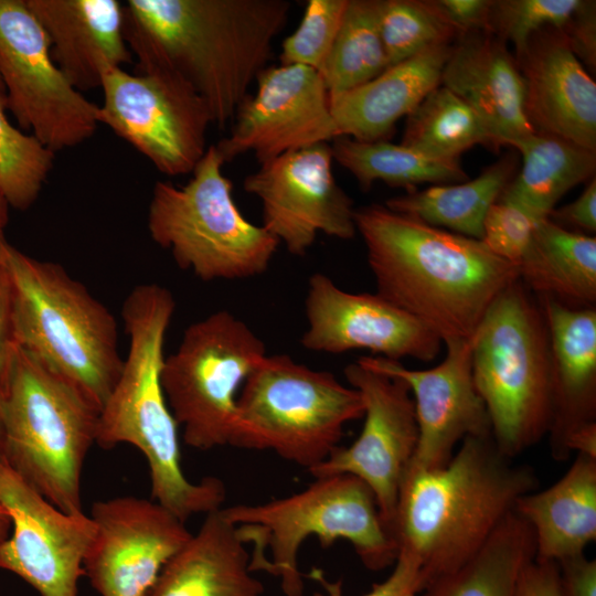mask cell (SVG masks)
Listing matches in <instances>:
<instances>
[{"instance_id":"obj_51","label":"cell","mask_w":596,"mask_h":596,"mask_svg":"<svg viewBox=\"0 0 596 596\" xmlns=\"http://www.w3.org/2000/svg\"><path fill=\"white\" fill-rule=\"evenodd\" d=\"M312 596H328L326 593L316 592Z\"/></svg>"},{"instance_id":"obj_6","label":"cell","mask_w":596,"mask_h":596,"mask_svg":"<svg viewBox=\"0 0 596 596\" xmlns=\"http://www.w3.org/2000/svg\"><path fill=\"white\" fill-rule=\"evenodd\" d=\"M221 510L246 545L253 546L251 570L278 577L286 596L302 595L298 554L310 536L323 547L339 540L349 542L370 571L393 565L398 554L373 492L352 475L318 477L294 494Z\"/></svg>"},{"instance_id":"obj_37","label":"cell","mask_w":596,"mask_h":596,"mask_svg":"<svg viewBox=\"0 0 596 596\" xmlns=\"http://www.w3.org/2000/svg\"><path fill=\"white\" fill-rule=\"evenodd\" d=\"M348 0H309L298 28L281 44L280 65L320 72L330 54Z\"/></svg>"},{"instance_id":"obj_13","label":"cell","mask_w":596,"mask_h":596,"mask_svg":"<svg viewBox=\"0 0 596 596\" xmlns=\"http://www.w3.org/2000/svg\"><path fill=\"white\" fill-rule=\"evenodd\" d=\"M0 78L19 127L52 152L76 147L97 130L99 106L56 66L26 0H0Z\"/></svg>"},{"instance_id":"obj_11","label":"cell","mask_w":596,"mask_h":596,"mask_svg":"<svg viewBox=\"0 0 596 596\" xmlns=\"http://www.w3.org/2000/svg\"><path fill=\"white\" fill-rule=\"evenodd\" d=\"M267 355L264 341L227 310L191 323L164 358L161 383L184 443L198 450L231 445L238 392Z\"/></svg>"},{"instance_id":"obj_36","label":"cell","mask_w":596,"mask_h":596,"mask_svg":"<svg viewBox=\"0 0 596 596\" xmlns=\"http://www.w3.org/2000/svg\"><path fill=\"white\" fill-rule=\"evenodd\" d=\"M0 92V191L10 207L24 211L38 199L53 168L54 152L31 134L15 128L6 115Z\"/></svg>"},{"instance_id":"obj_22","label":"cell","mask_w":596,"mask_h":596,"mask_svg":"<svg viewBox=\"0 0 596 596\" xmlns=\"http://www.w3.org/2000/svg\"><path fill=\"white\" fill-rule=\"evenodd\" d=\"M440 85L467 103L497 149L534 131L524 110V82L507 43L488 31L459 35L451 44Z\"/></svg>"},{"instance_id":"obj_28","label":"cell","mask_w":596,"mask_h":596,"mask_svg":"<svg viewBox=\"0 0 596 596\" xmlns=\"http://www.w3.org/2000/svg\"><path fill=\"white\" fill-rule=\"evenodd\" d=\"M517 267L519 279L536 297L551 298L574 309L595 308V236L542 219Z\"/></svg>"},{"instance_id":"obj_49","label":"cell","mask_w":596,"mask_h":596,"mask_svg":"<svg viewBox=\"0 0 596 596\" xmlns=\"http://www.w3.org/2000/svg\"><path fill=\"white\" fill-rule=\"evenodd\" d=\"M10 528V518H0V541L8 536Z\"/></svg>"},{"instance_id":"obj_9","label":"cell","mask_w":596,"mask_h":596,"mask_svg":"<svg viewBox=\"0 0 596 596\" xmlns=\"http://www.w3.org/2000/svg\"><path fill=\"white\" fill-rule=\"evenodd\" d=\"M363 411L360 393L332 373L267 354L238 392L230 446L272 450L309 471L340 446L345 425Z\"/></svg>"},{"instance_id":"obj_47","label":"cell","mask_w":596,"mask_h":596,"mask_svg":"<svg viewBox=\"0 0 596 596\" xmlns=\"http://www.w3.org/2000/svg\"><path fill=\"white\" fill-rule=\"evenodd\" d=\"M9 209L10 205L0 191V267L2 266L3 254L8 244V241L6 240V227L9 222Z\"/></svg>"},{"instance_id":"obj_32","label":"cell","mask_w":596,"mask_h":596,"mask_svg":"<svg viewBox=\"0 0 596 596\" xmlns=\"http://www.w3.org/2000/svg\"><path fill=\"white\" fill-rule=\"evenodd\" d=\"M333 160L347 169L368 191L380 180L412 192L422 183L453 184L469 180L459 159H437L389 140L358 141L337 137L331 145Z\"/></svg>"},{"instance_id":"obj_29","label":"cell","mask_w":596,"mask_h":596,"mask_svg":"<svg viewBox=\"0 0 596 596\" xmlns=\"http://www.w3.org/2000/svg\"><path fill=\"white\" fill-rule=\"evenodd\" d=\"M511 147L521 155L522 168L500 199L538 220L549 217L571 189L595 177L596 151L561 137L533 132Z\"/></svg>"},{"instance_id":"obj_19","label":"cell","mask_w":596,"mask_h":596,"mask_svg":"<svg viewBox=\"0 0 596 596\" xmlns=\"http://www.w3.org/2000/svg\"><path fill=\"white\" fill-rule=\"evenodd\" d=\"M305 315L307 329L300 342L312 352L368 350L394 361L430 362L443 344L419 320L379 294L349 292L322 273L308 280Z\"/></svg>"},{"instance_id":"obj_24","label":"cell","mask_w":596,"mask_h":596,"mask_svg":"<svg viewBox=\"0 0 596 596\" xmlns=\"http://www.w3.org/2000/svg\"><path fill=\"white\" fill-rule=\"evenodd\" d=\"M550 338L554 406L550 432L554 460H567L566 441L578 429L596 423V310L574 309L536 297Z\"/></svg>"},{"instance_id":"obj_45","label":"cell","mask_w":596,"mask_h":596,"mask_svg":"<svg viewBox=\"0 0 596 596\" xmlns=\"http://www.w3.org/2000/svg\"><path fill=\"white\" fill-rule=\"evenodd\" d=\"M562 596H596V561L585 554L556 563Z\"/></svg>"},{"instance_id":"obj_34","label":"cell","mask_w":596,"mask_h":596,"mask_svg":"<svg viewBox=\"0 0 596 596\" xmlns=\"http://www.w3.org/2000/svg\"><path fill=\"white\" fill-rule=\"evenodd\" d=\"M379 4L380 0H348L334 43L319 72L330 96L355 88L389 67Z\"/></svg>"},{"instance_id":"obj_23","label":"cell","mask_w":596,"mask_h":596,"mask_svg":"<svg viewBox=\"0 0 596 596\" xmlns=\"http://www.w3.org/2000/svg\"><path fill=\"white\" fill-rule=\"evenodd\" d=\"M42 26L51 56L78 92L100 87L110 66L132 61L124 32V4L117 0H26Z\"/></svg>"},{"instance_id":"obj_15","label":"cell","mask_w":596,"mask_h":596,"mask_svg":"<svg viewBox=\"0 0 596 596\" xmlns=\"http://www.w3.org/2000/svg\"><path fill=\"white\" fill-rule=\"evenodd\" d=\"M333 161L331 145L316 143L260 164L243 181L260 203V225L292 255H305L319 234H356L353 201L337 183Z\"/></svg>"},{"instance_id":"obj_48","label":"cell","mask_w":596,"mask_h":596,"mask_svg":"<svg viewBox=\"0 0 596 596\" xmlns=\"http://www.w3.org/2000/svg\"><path fill=\"white\" fill-rule=\"evenodd\" d=\"M3 403H4V385L0 380V459H2L3 450Z\"/></svg>"},{"instance_id":"obj_33","label":"cell","mask_w":596,"mask_h":596,"mask_svg":"<svg viewBox=\"0 0 596 596\" xmlns=\"http://www.w3.org/2000/svg\"><path fill=\"white\" fill-rule=\"evenodd\" d=\"M401 145L437 159H459L477 145L498 150L476 111L443 85L406 116Z\"/></svg>"},{"instance_id":"obj_41","label":"cell","mask_w":596,"mask_h":596,"mask_svg":"<svg viewBox=\"0 0 596 596\" xmlns=\"http://www.w3.org/2000/svg\"><path fill=\"white\" fill-rule=\"evenodd\" d=\"M576 57L589 70L596 67V2L582 0L561 30ZM583 64V65H584Z\"/></svg>"},{"instance_id":"obj_18","label":"cell","mask_w":596,"mask_h":596,"mask_svg":"<svg viewBox=\"0 0 596 596\" xmlns=\"http://www.w3.org/2000/svg\"><path fill=\"white\" fill-rule=\"evenodd\" d=\"M215 145L224 162L252 152L259 164L284 153L336 139L330 95L319 72L301 65L266 67Z\"/></svg>"},{"instance_id":"obj_14","label":"cell","mask_w":596,"mask_h":596,"mask_svg":"<svg viewBox=\"0 0 596 596\" xmlns=\"http://www.w3.org/2000/svg\"><path fill=\"white\" fill-rule=\"evenodd\" d=\"M344 375L363 401L361 433L351 445L337 447L309 472L315 478L345 473L361 479L373 492L392 535L400 487L418 439L412 393L401 377L358 360L345 366Z\"/></svg>"},{"instance_id":"obj_2","label":"cell","mask_w":596,"mask_h":596,"mask_svg":"<svg viewBox=\"0 0 596 596\" xmlns=\"http://www.w3.org/2000/svg\"><path fill=\"white\" fill-rule=\"evenodd\" d=\"M376 294L432 330L443 343L469 339L518 267L480 241L381 204L355 209Z\"/></svg>"},{"instance_id":"obj_21","label":"cell","mask_w":596,"mask_h":596,"mask_svg":"<svg viewBox=\"0 0 596 596\" xmlns=\"http://www.w3.org/2000/svg\"><path fill=\"white\" fill-rule=\"evenodd\" d=\"M514 57L534 131L596 151V83L563 32L552 26L536 31Z\"/></svg>"},{"instance_id":"obj_31","label":"cell","mask_w":596,"mask_h":596,"mask_svg":"<svg viewBox=\"0 0 596 596\" xmlns=\"http://www.w3.org/2000/svg\"><path fill=\"white\" fill-rule=\"evenodd\" d=\"M534 556L533 531L513 510L471 558L417 596H514L519 575Z\"/></svg>"},{"instance_id":"obj_25","label":"cell","mask_w":596,"mask_h":596,"mask_svg":"<svg viewBox=\"0 0 596 596\" xmlns=\"http://www.w3.org/2000/svg\"><path fill=\"white\" fill-rule=\"evenodd\" d=\"M450 50L451 44L429 47L355 88L330 96L338 136L363 142L387 140L395 124L440 85Z\"/></svg>"},{"instance_id":"obj_39","label":"cell","mask_w":596,"mask_h":596,"mask_svg":"<svg viewBox=\"0 0 596 596\" xmlns=\"http://www.w3.org/2000/svg\"><path fill=\"white\" fill-rule=\"evenodd\" d=\"M539 221L519 205L499 199L485 216L480 241L496 256L517 266L532 244Z\"/></svg>"},{"instance_id":"obj_35","label":"cell","mask_w":596,"mask_h":596,"mask_svg":"<svg viewBox=\"0 0 596 596\" xmlns=\"http://www.w3.org/2000/svg\"><path fill=\"white\" fill-rule=\"evenodd\" d=\"M379 25L389 67L458 38L433 0H380Z\"/></svg>"},{"instance_id":"obj_30","label":"cell","mask_w":596,"mask_h":596,"mask_svg":"<svg viewBox=\"0 0 596 596\" xmlns=\"http://www.w3.org/2000/svg\"><path fill=\"white\" fill-rule=\"evenodd\" d=\"M517 168L518 157L509 152L476 179L412 191L387 199L384 205L432 226L481 240L485 216L514 178Z\"/></svg>"},{"instance_id":"obj_16","label":"cell","mask_w":596,"mask_h":596,"mask_svg":"<svg viewBox=\"0 0 596 596\" xmlns=\"http://www.w3.org/2000/svg\"><path fill=\"white\" fill-rule=\"evenodd\" d=\"M0 504L12 524L11 536L0 541V570L15 574L41 596H77L95 533L92 518L60 510L2 459Z\"/></svg>"},{"instance_id":"obj_40","label":"cell","mask_w":596,"mask_h":596,"mask_svg":"<svg viewBox=\"0 0 596 596\" xmlns=\"http://www.w3.org/2000/svg\"><path fill=\"white\" fill-rule=\"evenodd\" d=\"M308 576L317 582L328 596H345L341 581H329L324 573L312 567ZM423 589L418 562L407 553L398 552L391 574L375 583L363 596H417Z\"/></svg>"},{"instance_id":"obj_17","label":"cell","mask_w":596,"mask_h":596,"mask_svg":"<svg viewBox=\"0 0 596 596\" xmlns=\"http://www.w3.org/2000/svg\"><path fill=\"white\" fill-rule=\"evenodd\" d=\"M95 533L84 576L100 596H147L169 560L192 533L155 500L132 496L96 501Z\"/></svg>"},{"instance_id":"obj_43","label":"cell","mask_w":596,"mask_h":596,"mask_svg":"<svg viewBox=\"0 0 596 596\" xmlns=\"http://www.w3.org/2000/svg\"><path fill=\"white\" fill-rule=\"evenodd\" d=\"M549 219L561 226L574 227L582 234L596 232V179L589 180L584 191L573 202L554 209Z\"/></svg>"},{"instance_id":"obj_7","label":"cell","mask_w":596,"mask_h":596,"mask_svg":"<svg viewBox=\"0 0 596 596\" xmlns=\"http://www.w3.org/2000/svg\"><path fill=\"white\" fill-rule=\"evenodd\" d=\"M520 279L491 304L471 337V371L491 437L514 458L547 436L554 406L549 331L538 298Z\"/></svg>"},{"instance_id":"obj_50","label":"cell","mask_w":596,"mask_h":596,"mask_svg":"<svg viewBox=\"0 0 596 596\" xmlns=\"http://www.w3.org/2000/svg\"><path fill=\"white\" fill-rule=\"evenodd\" d=\"M0 518H10L9 513L0 504Z\"/></svg>"},{"instance_id":"obj_4","label":"cell","mask_w":596,"mask_h":596,"mask_svg":"<svg viewBox=\"0 0 596 596\" xmlns=\"http://www.w3.org/2000/svg\"><path fill=\"white\" fill-rule=\"evenodd\" d=\"M175 311L172 292L141 284L126 297L121 317L129 338L119 377L99 412L96 444H129L145 456L151 498L181 521L222 508L224 483L215 477L190 481L181 467L178 424L161 383L164 340Z\"/></svg>"},{"instance_id":"obj_5","label":"cell","mask_w":596,"mask_h":596,"mask_svg":"<svg viewBox=\"0 0 596 596\" xmlns=\"http://www.w3.org/2000/svg\"><path fill=\"white\" fill-rule=\"evenodd\" d=\"M15 343L102 409L121 372L117 322L60 264L7 244Z\"/></svg>"},{"instance_id":"obj_46","label":"cell","mask_w":596,"mask_h":596,"mask_svg":"<svg viewBox=\"0 0 596 596\" xmlns=\"http://www.w3.org/2000/svg\"><path fill=\"white\" fill-rule=\"evenodd\" d=\"M14 345L12 288L2 264L0 267V380L2 382L8 373Z\"/></svg>"},{"instance_id":"obj_20","label":"cell","mask_w":596,"mask_h":596,"mask_svg":"<svg viewBox=\"0 0 596 596\" xmlns=\"http://www.w3.org/2000/svg\"><path fill=\"white\" fill-rule=\"evenodd\" d=\"M444 360L432 369L412 370L376 355L358 359L365 366L401 377L415 406L418 439L407 469L445 466L467 437L491 436L490 419L471 371V338L444 342Z\"/></svg>"},{"instance_id":"obj_38","label":"cell","mask_w":596,"mask_h":596,"mask_svg":"<svg viewBox=\"0 0 596 596\" xmlns=\"http://www.w3.org/2000/svg\"><path fill=\"white\" fill-rule=\"evenodd\" d=\"M582 0H492L488 32L511 42L518 55L536 31L562 30Z\"/></svg>"},{"instance_id":"obj_26","label":"cell","mask_w":596,"mask_h":596,"mask_svg":"<svg viewBox=\"0 0 596 596\" xmlns=\"http://www.w3.org/2000/svg\"><path fill=\"white\" fill-rule=\"evenodd\" d=\"M221 509L205 514L198 532L164 565L147 596L263 595L246 543Z\"/></svg>"},{"instance_id":"obj_44","label":"cell","mask_w":596,"mask_h":596,"mask_svg":"<svg viewBox=\"0 0 596 596\" xmlns=\"http://www.w3.org/2000/svg\"><path fill=\"white\" fill-rule=\"evenodd\" d=\"M514 596H562L557 564L531 560L519 575Z\"/></svg>"},{"instance_id":"obj_8","label":"cell","mask_w":596,"mask_h":596,"mask_svg":"<svg viewBox=\"0 0 596 596\" xmlns=\"http://www.w3.org/2000/svg\"><path fill=\"white\" fill-rule=\"evenodd\" d=\"M3 385L2 460L60 510L83 512L82 473L99 409L17 343Z\"/></svg>"},{"instance_id":"obj_10","label":"cell","mask_w":596,"mask_h":596,"mask_svg":"<svg viewBox=\"0 0 596 596\" xmlns=\"http://www.w3.org/2000/svg\"><path fill=\"white\" fill-rule=\"evenodd\" d=\"M224 160L209 146L181 187L155 183L147 226L152 241L170 252L175 264L204 281L237 280L267 270L279 242L249 222L222 173Z\"/></svg>"},{"instance_id":"obj_42","label":"cell","mask_w":596,"mask_h":596,"mask_svg":"<svg viewBox=\"0 0 596 596\" xmlns=\"http://www.w3.org/2000/svg\"><path fill=\"white\" fill-rule=\"evenodd\" d=\"M458 36L488 31L492 0H433Z\"/></svg>"},{"instance_id":"obj_27","label":"cell","mask_w":596,"mask_h":596,"mask_svg":"<svg viewBox=\"0 0 596 596\" xmlns=\"http://www.w3.org/2000/svg\"><path fill=\"white\" fill-rule=\"evenodd\" d=\"M514 511L533 531L536 560L585 554L596 540V458L576 454L557 481L523 494Z\"/></svg>"},{"instance_id":"obj_12","label":"cell","mask_w":596,"mask_h":596,"mask_svg":"<svg viewBox=\"0 0 596 596\" xmlns=\"http://www.w3.org/2000/svg\"><path fill=\"white\" fill-rule=\"evenodd\" d=\"M98 121L169 177L192 173L213 124L204 100L179 76L161 70L110 66L102 74Z\"/></svg>"},{"instance_id":"obj_1","label":"cell","mask_w":596,"mask_h":596,"mask_svg":"<svg viewBox=\"0 0 596 596\" xmlns=\"http://www.w3.org/2000/svg\"><path fill=\"white\" fill-rule=\"evenodd\" d=\"M290 9L287 0H128L124 32L137 71L179 76L223 128L266 68Z\"/></svg>"},{"instance_id":"obj_3","label":"cell","mask_w":596,"mask_h":596,"mask_svg":"<svg viewBox=\"0 0 596 596\" xmlns=\"http://www.w3.org/2000/svg\"><path fill=\"white\" fill-rule=\"evenodd\" d=\"M538 487L534 470L491 436L467 437L445 466L406 470L392 524L397 550L418 562L424 588L471 558Z\"/></svg>"}]
</instances>
